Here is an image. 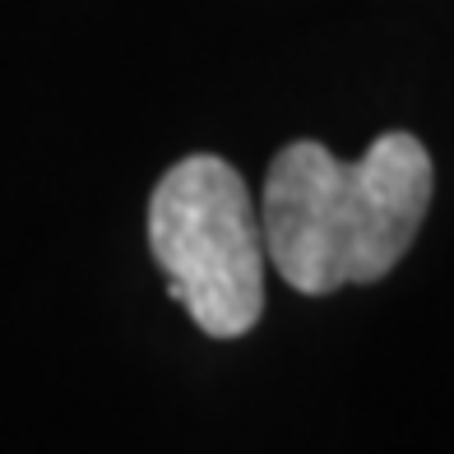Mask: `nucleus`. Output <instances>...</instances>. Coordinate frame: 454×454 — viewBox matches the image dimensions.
I'll list each match as a JSON object with an SVG mask.
<instances>
[{
	"label": "nucleus",
	"instance_id": "f257e3e1",
	"mask_svg": "<svg viewBox=\"0 0 454 454\" xmlns=\"http://www.w3.org/2000/svg\"><path fill=\"white\" fill-rule=\"evenodd\" d=\"M431 181V153L408 130L380 135L357 162L293 139L264 176V255L306 297L380 283L418 237Z\"/></svg>",
	"mask_w": 454,
	"mask_h": 454
},
{
	"label": "nucleus",
	"instance_id": "f03ea898",
	"mask_svg": "<svg viewBox=\"0 0 454 454\" xmlns=\"http://www.w3.org/2000/svg\"><path fill=\"white\" fill-rule=\"evenodd\" d=\"M149 246L200 334L241 339L264 316V227L251 185L218 153H191L162 172L149 200Z\"/></svg>",
	"mask_w": 454,
	"mask_h": 454
}]
</instances>
